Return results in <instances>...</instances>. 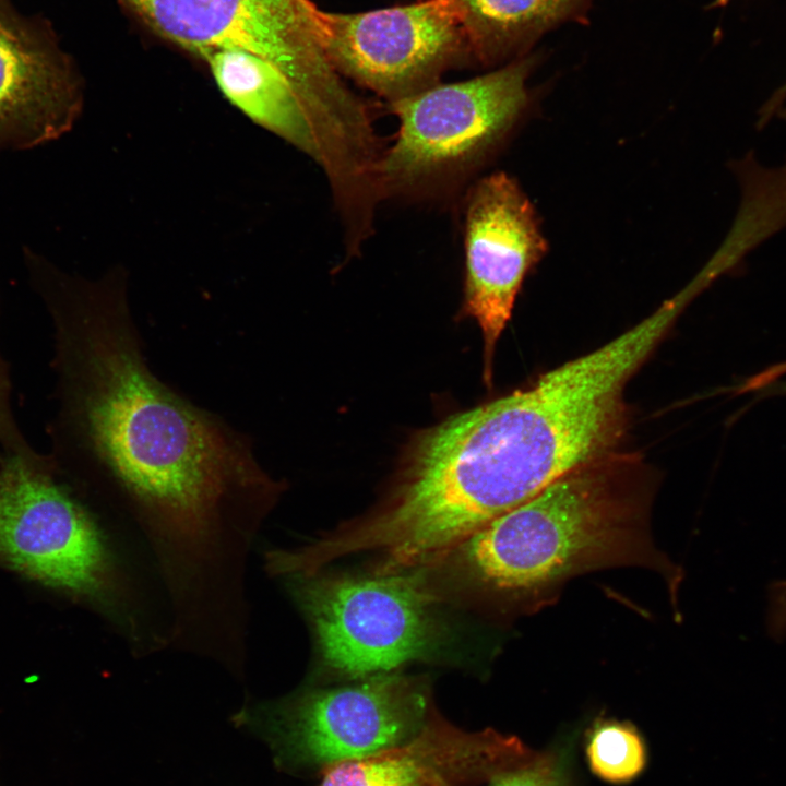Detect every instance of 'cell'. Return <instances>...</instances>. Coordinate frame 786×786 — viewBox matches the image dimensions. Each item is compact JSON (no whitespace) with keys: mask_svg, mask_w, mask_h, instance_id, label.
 <instances>
[{"mask_svg":"<svg viewBox=\"0 0 786 786\" xmlns=\"http://www.w3.org/2000/svg\"><path fill=\"white\" fill-rule=\"evenodd\" d=\"M27 273L52 327L49 456L68 483L127 510L163 557L174 596L194 598L223 547H246L282 483L250 437L152 371L121 271L87 279L39 258Z\"/></svg>","mask_w":786,"mask_h":786,"instance_id":"cell-1","label":"cell"},{"mask_svg":"<svg viewBox=\"0 0 786 786\" xmlns=\"http://www.w3.org/2000/svg\"><path fill=\"white\" fill-rule=\"evenodd\" d=\"M651 491L608 456L558 479L415 570L441 602L503 612L549 604L572 577L606 568L658 573L671 598L679 569L655 546Z\"/></svg>","mask_w":786,"mask_h":786,"instance_id":"cell-2","label":"cell"},{"mask_svg":"<svg viewBox=\"0 0 786 786\" xmlns=\"http://www.w3.org/2000/svg\"><path fill=\"white\" fill-rule=\"evenodd\" d=\"M532 66V59L516 60L389 103L398 130L376 165L380 201L433 195L477 169L524 117Z\"/></svg>","mask_w":786,"mask_h":786,"instance_id":"cell-3","label":"cell"},{"mask_svg":"<svg viewBox=\"0 0 786 786\" xmlns=\"http://www.w3.org/2000/svg\"><path fill=\"white\" fill-rule=\"evenodd\" d=\"M157 36L202 58L246 52L274 64L311 122L330 129L358 105L326 57L311 0H118Z\"/></svg>","mask_w":786,"mask_h":786,"instance_id":"cell-4","label":"cell"},{"mask_svg":"<svg viewBox=\"0 0 786 786\" xmlns=\"http://www.w3.org/2000/svg\"><path fill=\"white\" fill-rule=\"evenodd\" d=\"M305 614L320 663L356 680L436 656L449 641L442 604L413 570L282 576Z\"/></svg>","mask_w":786,"mask_h":786,"instance_id":"cell-5","label":"cell"},{"mask_svg":"<svg viewBox=\"0 0 786 786\" xmlns=\"http://www.w3.org/2000/svg\"><path fill=\"white\" fill-rule=\"evenodd\" d=\"M354 681L245 707L236 723L269 742L279 769L321 774L412 740L433 715L426 679L391 672Z\"/></svg>","mask_w":786,"mask_h":786,"instance_id":"cell-6","label":"cell"},{"mask_svg":"<svg viewBox=\"0 0 786 786\" xmlns=\"http://www.w3.org/2000/svg\"><path fill=\"white\" fill-rule=\"evenodd\" d=\"M0 562L45 586L115 605L117 569L88 509L29 443L0 465Z\"/></svg>","mask_w":786,"mask_h":786,"instance_id":"cell-7","label":"cell"},{"mask_svg":"<svg viewBox=\"0 0 786 786\" xmlns=\"http://www.w3.org/2000/svg\"><path fill=\"white\" fill-rule=\"evenodd\" d=\"M323 49L342 76L389 103L440 83L469 61L455 0H417L361 13L319 10Z\"/></svg>","mask_w":786,"mask_h":786,"instance_id":"cell-8","label":"cell"},{"mask_svg":"<svg viewBox=\"0 0 786 786\" xmlns=\"http://www.w3.org/2000/svg\"><path fill=\"white\" fill-rule=\"evenodd\" d=\"M546 251L534 206L513 177L496 171L472 187L464 207L462 313L481 330L487 383L524 278Z\"/></svg>","mask_w":786,"mask_h":786,"instance_id":"cell-9","label":"cell"},{"mask_svg":"<svg viewBox=\"0 0 786 786\" xmlns=\"http://www.w3.org/2000/svg\"><path fill=\"white\" fill-rule=\"evenodd\" d=\"M82 104V80L52 22L0 0V153L60 138Z\"/></svg>","mask_w":786,"mask_h":786,"instance_id":"cell-10","label":"cell"},{"mask_svg":"<svg viewBox=\"0 0 786 786\" xmlns=\"http://www.w3.org/2000/svg\"><path fill=\"white\" fill-rule=\"evenodd\" d=\"M534 755L515 736L465 731L432 715L412 740L327 767L319 786H462L488 782Z\"/></svg>","mask_w":786,"mask_h":786,"instance_id":"cell-11","label":"cell"},{"mask_svg":"<svg viewBox=\"0 0 786 786\" xmlns=\"http://www.w3.org/2000/svg\"><path fill=\"white\" fill-rule=\"evenodd\" d=\"M206 63L230 104L320 165L321 153L308 112L279 69L246 52L217 53Z\"/></svg>","mask_w":786,"mask_h":786,"instance_id":"cell-12","label":"cell"},{"mask_svg":"<svg viewBox=\"0 0 786 786\" xmlns=\"http://www.w3.org/2000/svg\"><path fill=\"white\" fill-rule=\"evenodd\" d=\"M727 167L739 184L740 202L724 241L704 265L715 278L735 271L751 251L786 228V157L769 167L750 148Z\"/></svg>","mask_w":786,"mask_h":786,"instance_id":"cell-13","label":"cell"},{"mask_svg":"<svg viewBox=\"0 0 786 786\" xmlns=\"http://www.w3.org/2000/svg\"><path fill=\"white\" fill-rule=\"evenodd\" d=\"M581 0H455L469 61L492 66L568 16Z\"/></svg>","mask_w":786,"mask_h":786,"instance_id":"cell-14","label":"cell"},{"mask_svg":"<svg viewBox=\"0 0 786 786\" xmlns=\"http://www.w3.org/2000/svg\"><path fill=\"white\" fill-rule=\"evenodd\" d=\"M586 759L591 771L611 784H627L645 769L647 752L638 729L628 722L597 720L587 735Z\"/></svg>","mask_w":786,"mask_h":786,"instance_id":"cell-15","label":"cell"},{"mask_svg":"<svg viewBox=\"0 0 786 786\" xmlns=\"http://www.w3.org/2000/svg\"><path fill=\"white\" fill-rule=\"evenodd\" d=\"M571 769L572 743L562 742L493 776L486 786H572Z\"/></svg>","mask_w":786,"mask_h":786,"instance_id":"cell-16","label":"cell"},{"mask_svg":"<svg viewBox=\"0 0 786 786\" xmlns=\"http://www.w3.org/2000/svg\"><path fill=\"white\" fill-rule=\"evenodd\" d=\"M12 407V382L10 368L0 352V465L13 452L25 445Z\"/></svg>","mask_w":786,"mask_h":786,"instance_id":"cell-17","label":"cell"},{"mask_svg":"<svg viewBox=\"0 0 786 786\" xmlns=\"http://www.w3.org/2000/svg\"><path fill=\"white\" fill-rule=\"evenodd\" d=\"M771 393H786V383L772 384Z\"/></svg>","mask_w":786,"mask_h":786,"instance_id":"cell-18","label":"cell"}]
</instances>
